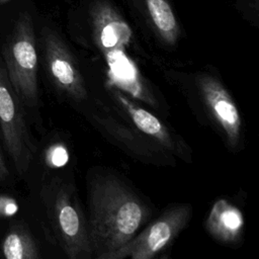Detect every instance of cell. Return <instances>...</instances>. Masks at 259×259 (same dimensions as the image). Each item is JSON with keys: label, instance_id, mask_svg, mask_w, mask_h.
<instances>
[{"label": "cell", "instance_id": "obj_5", "mask_svg": "<svg viewBox=\"0 0 259 259\" xmlns=\"http://www.w3.org/2000/svg\"><path fill=\"white\" fill-rule=\"evenodd\" d=\"M191 214L190 204L175 205L102 259H152L170 246L186 227Z\"/></svg>", "mask_w": 259, "mask_h": 259}, {"label": "cell", "instance_id": "obj_3", "mask_svg": "<svg viewBox=\"0 0 259 259\" xmlns=\"http://www.w3.org/2000/svg\"><path fill=\"white\" fill-rule=\"evenodd\" d=\"M3 59L8 80L24 108L35 110L39 104L37 54L27 15H21L16 21L3 47Z\"/></svg>", "mask_w": 259, "mask_h": 259}, {"label": "cell", "instance_id": "obj_8", "mask_svg": "<svg viewBox=\"0 0 259 259\" xmlns=\"http://www.w3.org/2000/svg\"><path fill=\"white\" fill-rule=\"evenodd\" d=\"M112 94L139 131L183 160H190V152L185 144L171 133L156 115L139 105L117 88L112 90Z\"/></svg>", "mask_w": 259, "mask_h": 259}, {"label": "cell", "instance_id": "obj_4", "mask_svg": "<svg viewBox=\"0 0 259 259\" xmlns=\"http://www.w3.org/2000/svg\"><path fill=\"white\" fill-rule=\"evenodd\" d=\"M24 113L25 108L0 60V131L5 150L19 176L28 171L35 152Z\"/></svg>", "mask_w": 259, "mask_h": 259}, {"label": "cell", "instance_id": "obj_9", "mask_svg": "<svg viewBox=\"0 0 259 259\" xmlns=\"http://www.w3.org/2000/svg\"><path fill=\"white\" fill-rule=\"evenodd\" d=\"M205 228L215 240L234 245L242 239L244 218L239 208L225 199H219L208 213Z\"/></svg>", "mask_w": 259, "mask_h": 259}, {"label": "cell", "instance_id": "obj_12", "mask_svg": "<svg viewBox=\"0 0 259 259\" xmlns=\"http://www.w3.org/2000/svg\"><path fill=\"white\" fill-rule=\"evenodd\" d=\"M96 32L99 47L103 53L122 48L128 42L131 37L128 26L116 19L96 26Z\"/></svg>", "mask_w": 259, "mask_h": 259}, {"label": "cell", "instance_id": "obj_7", "mask_svg": "<svg viewBox=\"0 0 259 259\" xmlns=\"http://www.w3.org/2000/svg\"><path fill=\"white\" fill-rule=\"evenodd\" d=\"M45 61L48 75L59 91L77 102L87 98L81 71L65 46L52 34L45 38Z\"/></svg>", "mask_w": 259, "mask_h": 259}, {"label": "cell", "instance_id": "obj_13", "mask_svg": "<svg viewBox=\"0 0 259 259\" xmlns=\"http://www.w3.org/2000/svg\"><path fill=\"white\" fill-rule=\"evenodd\" d=\"M49 159H50V163L52 165L57 166V167L63 166L68 160V153H67L66 149L62 146L55 147L51 150Z\"/></svg>", "mask_w": 259, "mask_h": 259}, {"label": "cell", "instance_id": "obj_1", "mask_svg": "<svg viewBox=\"0 0 259 259\" xmlns=\"http://www.w3.org/2000/svg\"><path fill=\"white\" fill-rule=\"evenodd\" d=\"M87 199L92 257L97 259L131 240L150 215L148 206L139 195L111 174L88 179Z\"/></svg>", "mask_w": 259, "mask_h": 259}, {"label": "cell", "instance_id": "obj_14", "mask_svg": "<svg viewBox=\"0 0 259 259\" xmlns=\"http://www.w3.org/2000/svg\"><path fill=\"white\" fill-rule=\"evenodd\" d=\"M11 178L10 169L8 167L7 160L4 157L2 149L0 148V184L7 183Z\"/></svg>", "mask_w": 259, "mask_h": 259}, {"label": "cell", "instance_id": "obj_6", "mask_svg": "<svg viewBox=\"0 0 259 259\" xmlns=\"http://www.w3.org/2000/svg\"><path fill=\"white\" fill-rule=\"evenodd\" d=\"M196 84L209 114L235 150L242 140V117L231 94L218 78L207 73L198 74Z\"/></svg>", "mask_w": 259, "mask_h": 259}, {"label": "cell", "instance_id": "obj_2", "mask_svg": "<svg viewBox=\"0 0 259 259\" xmlns=\"http://www.w3.org/2000/svg\"><path fill=\"white\" fill-rule=\"evenodd\" d=\"M44 201L58 240L71 259L92 258L87 220L72 186L53 182L44 192Z\"/></svg>", "mask_w": 259, "mask_h": 259}, {"label": "cell", "instance_id": "obj_11", "mask_svg": "<svg viewBox=\"0 0 259 259\" xmlns=\"http://www.w3.org/2000/svg\"><path fill=\"white\" fill-rule=\"evenodd\" d=\"M150 16L162 38L172 45L178 36V25L166 0H147Z\"/></svg>", "mask_w": 259, "mask_h": 259}, {"label": "cell", "instance_id": "obj_10", "mask_svg": "<svg viewBox=\"0 0 259 259\" xmlns=\"http://www.w3.org/2000/svg\"><path fill=\"white\" fill-rule=\"evenodd\" d=\"M2 253L7 259H37V245L26 227L13 224L2 242Z\"/></svg>", "mask_w": 259, "mask_h": 259}, {"label": "cell", "instance_id": "obj_15", "mask_svg": "<svg viewBox=\"0 0 259 259\" xmlns=\"http://www.w3.org/2000/svg\"><path fill=\"white\" fill-rule=\"evenodd\" d=\"M2 1H6V0H2Z\"/></svg>", "mask_w": 259, "mask_h": 259}]
</instances>
